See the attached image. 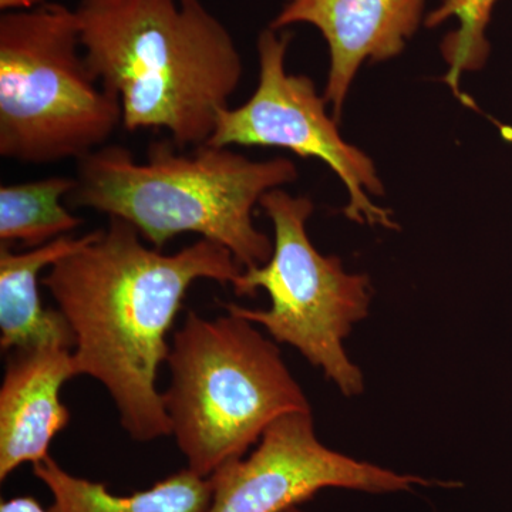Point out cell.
<instances>
[{
  "mask_svg": "<svg viewBox=\"0 0 512 512\" xmlns=\"http://www.w3.org/2000/svg\"><path fill=\"white\" fill-rule=\"evenodd\" d=\"M90 73L120 101L123 127L207 144L241 83L234 37L202 0H80Z\"/></svg>",
  "mask_w": 512,
  "mask_h": 512,
  "instance_id": "cell-2",
  "label": "cell"
},
{
  "mask_svg": "<svg viewBox=\"0 0 512 512\" xmlns=\"http://www.w3.org/2000/svg\"><path fill=\"white\" fill-rule=\"evenodd\" d=\"M268 28L256 43L259 76L254 94L242 106L218 114L207 144L214 147L285 148L302 158L328 164L349 194L346 217L357 224L397 229L392 212L377 207L369 194H384L375 163L340 136L338 121L326 113V101L303 74L286 73L291 35Z\"/></svg>",
  "mask_w": 512,
  "mask_h": 512,
  "instance_id": "cell-7",
  "label": "cell"
},
{
  "mask_svg": "<svg viewBox=\"0 0 512 512\" xmlns=\"http://www.w3.org/2000/svg\"><path fill=\"white\" fill-rule=\"evenodd\" d=\"M0 512H50L45 510L33 497H15L2 501Z\"/></svg>",
  "mask_w": 512,
  "mask_h": 512,
  "instance_id": "cell-15",
  "label": "cell"
},
{
  "mask_svg": "<svg viewBox=\"0 0 512 512\" xmlns=\"http://www.w3.org/2000/svg\"><path fill=\"white\" fill-rule=\"evenodd\" d=\"M76 184V177H47L2 185L0 245L39 248L76 231L83 220L63 204Z\"/></svg>",
  "mask_w": 512,
  "mask_h": 512,
  "instance_id": "cell-13",
  "label": "cell"
},
{
  "mask_svg": "<svg viewBox=\"0 0 512 512\" xmlns=\"http://www.w3.org/2000/svg\"><path fill=\"white\" fill-rule=\"evenodd\" d=\"M123 126L120 101L87 66L74 9L43 3L0 18V156L82 160Z\"/></svg>",
  "mask_w": 512,
  "mask_h": 512,
  "instance_id": "cell-5",
  "label": "cell"
},
{
  "mask_svg": "<svg viewBox=\"0 0 512 512\" xmlns=\"http://www.w3.org/2000/svg\"><path fill=\"white\" fill-rule=\"evenodd\" d=\"M284 512H303V511L299 510L298 507H292V508H289V510H286Z\"/></svg>",
  "mask_w": 512,
  "mask_h": 512,
  "instance_id": "cell-17",
  "label": "cell"
},
{
  "mask_svg": "<svg viewBox=\"0 0 512 512\" xmlns=\"http://www.w3.org/2000/svg\"><path fill=\"white\" fill-rule=\"evenodd\" d=\"M74 375L72 349L40 346L9 352L0 387V480L49 457L70 412L60 390Z\"/></svg>",
  "mask_w": 512,
  "mask_h": 512,
  "instance_id": "cell-10",
  "label": "cell"
},
{
  "mask_svg": "<svg viewBox=\"0 0 512 512\" xmlns=\"http://www.w3.org/2000/svg\"><path fill=\"white\" fill-rule=\"evenodd\" d=\"M296 178L288 158L255 161L210 144L185 153L165 138L150 144L144 163L119 144L97 148L77 161L76 188L66 200L128 222L153 248L197 234L251 269L274 252V241L255 227L254 208L266 192Z\"/></svg>",
  "mask_w": 512,
  "mask_h": 512,
  "instance_id": "cell-3",
  "label": "cell"
},
{
  "mask_svg": "<svg viewBox=\"0 0 512 512\" xmlns=\"http://www.w3.org/2000/svg\"><path fill=\"white\" fill-rule=\"evenodd\" d=\"M259 205L274 225V252L265 265L244 269L231 286L237 296H254L264 289L271 305L251 309L227 303L225 311L298 350L343 396H359L365 377L343 342L369 315V276L348 274L338 256L322 255L313 247L306 229L315 208L309 198L275 188Z\"/></svg>",
  "mask_w": 512,
  "mask_h": 512,
  "instance_id": "cell-6",
  "label": "cell"
},
{
  "mask_svg": "<svg viewBox=\"0 0 512 512\" xmlns=\"http://www.w3.org/2000/svg\"><path fill=\"white\" fill-rule=\"evenodd\" d=\"M33 473L52 494L50 512H207L214 493L211 478L190 468L131 495H114L103 483L73 476L50 456L33 464Z\"/></svg>",
  "mask_w": 512,
  "mask_h": 512,
  "instance_id": "cell-12",
  "label": "cell"
},
{
  "mask_svg": "<svg viewBox=\"0 0 512 512\" xmlns=\"http://www.w3.org/2000/svg\"><path fill=\"white\" fill-rule=\"evenodd\" d=\"M495 3L497 0H444L426 20L430 28L441 25L448 18H457L460 22V28L448 35L441 46L448 63L446 82L454 92H458L461 74L481 69L487 62L490 45L485 30Z\"/></svg>",
  "mask_w": 512,
  "mask_h": 512,
  "instance_id": "cell-14",
  "label": "cell"
},
{
  "mask_svg": "<svg viewBox=\"0 0 512 512\" xmlns=\"http://www.w3.org/2000/svg\"><path fill=\"white\" fill-rule=\"evenodd\" d=\"M210 478L214 493L207 512H284L326 488L390 494L416 487H461L397 473L326 447L316 436L312 412L274 421L248 457Z\"/></svg>",
  "mask_w": 512,
  "mask_h": 512,
  "instance_id": "cell-8",
  "label": "cell"
},
{
  "mask_svg": "<svg viewBox=\"0 0 512 512\" xmlns=\"http://www.w3.org/2000/svg\"><path fill=\"white\" fill-rule=\"evenodd\" d=\"M423 10L424 0H285L269 28L308 23L319 29L330 52L323 99L339 121L360 66L399 56L419 29Z\"/></svg>",
  "mask_w": 512,
  "mask_h": 512,
  "instance_id": "cell-9",
  "label": "cell"
},
{
  "mask_svg": "<svg viewBox=\"0 0 512 512\" xmlns=\"http://www.w3.org/2000/svg\"><path fill=\"white\" fill-rule=\"evenodd\" d=\"M94 231L66 235L43 247L15 252L0 245V346L3 352L40 346L72 349V329L59 309L43 306L40 274L64 256L86 247Z\"/></svg>",
  "mask_w": 512,
  "mask_h": 512,
  "instance_id": "cell-11",
  "label": "cell"
},
{
  "mask_svg": "<svg viewBox=\"0 0 512 512\" xmlns=\"http://www.w3.org/2000/svg\"><path fill=\"white\" fill-rule=\"evenodd\" d=\"M227 313L207 319L188 312L167 359L171 434L187 468L205 478L245 457L282 416L312 412L275 340Z\"/></svg>",
  "mask_w": 512,
  "mask_h": 512,
  "instance_id": "cell-4",
  "label": "cell"
},
{
  "mask_svg": "<svg viewBox=\"0 0 512 512\" xmlns=\"http://www.w3.org/2000/svg\"><path fill=\"white\" fill-rule=\"evenodd\" d=\"M242 271L217 242L201 238L164 254L113 217L86 247L47 269L42 285L72 329L74 375L103 384L131 439L171 436L157 377L188 289L201 279L232 285Z\"/></svg>",
  "mask_w": 512,
  "mask_h": 512,
  "instance_id": "cell-1",
  "label": "cell"
},
{
  "mask_svg": "<svg viewBox=\"0 0 512 512\" xmlns=\"http://www.w3.org/2000/svg\"><path fill=\"white\" fill-rule=\"evenodd\" d=\"M45 0H0V9L5 13L28 12L42 6Z\"/></svg>",
  "mask_w": 512,
  "mask_h": 512,
  "instance_id": "cell-16",
  "label": "cell"
}]
</instances>
